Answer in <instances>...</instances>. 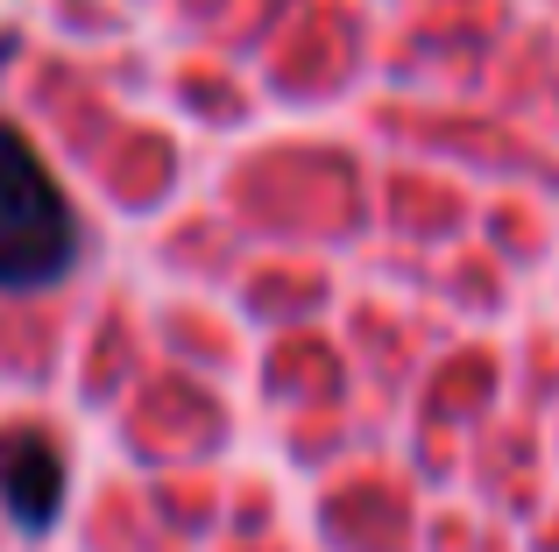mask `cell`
I'll use <instances>...</instances> for the list:
<instances>
[{
    "label": "cell",
    "mask_w": 559,
    "mask_h": 552,
    "mask_svg": "<svg viewBox=\"0 0 559 552\" xmlns=\"http://www.w3.org/2000/svg\"><path fill=\"white\" fill-rule=\"evenodd\" d=\"M85 255V227L71 213L64 184L36 156V142L0 121V290H57Z\"/></svg>",
    "instance_id": "1"
},
{
    "label": "cell",
    "mask_w": 559,
    "mask_h": 552,
    "mask_svg": "<svg viewBox=\"0 0 559 552\" xmlns=\"http://www.w3.org/2000/svg\"><path fill=\"white\" fill-rule=\"evenodd\" d=\"M0 511L14 517V531H50L64 511V454L43 440L36 425H14L0 440Z\"/></svg>",
    "instance_id": "2"
}]
</instances>
